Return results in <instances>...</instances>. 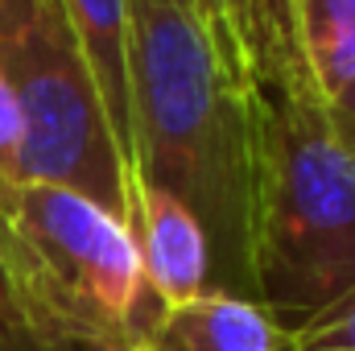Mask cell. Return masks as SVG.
Returning a JSON list of instances; mask_svg holds the SVG:
<instances>
[{"mask_svg": "<svg viewBox=\"0 0 355 351\" xmlns=\"http://www.w3.org/2000/svg\"><path fill=\"white\" fill-rule=\"evenodd\" d=\"M244 293L289 331L355 285V157L293 37L289 0H252L240 75Z\"/></svg>", "mask_w": 355, "mask_h": 351, "instance_id": "6da1fadb", "label": "cell"}, {"mask_svg": "<svg viewBox=\"0 0 355 351\" xmlns=\"http://www.w3.org/2000/svg\"><path fill=\"white\" fill-rule=\"evenodd\" d=\"M128 17L132 186H153L186 203L211 244V289L244 293L236 87L190 0H128Z\"/></svg>", "mask_w": 355, "mask_h": 351, "instance_id": "7a4b0ae2", "label": "cell"}, {"mask_svg": "<svg viewBox=\"0 0 355 351\" xmlns=\"http://www.w3.org/2000/svg\"><path fill=\"white\" fill-rule=\"evenodd\" d=\"M0 83L17 116V182L79 190L128 219V178L58 0H0Z\"/></svg>", "mask_w": 355, "mask_h": 351, "instance_id": "3957f363", "label": "cell"}, {"mask_svg": "<svg viewBox=\"0 0 355 351\" xmlns=\"http://www.w3.org/2000/svg\"><path fill=\"white\" fill-rule=\"evenodd\" d=\"M0 215L71 293L128 335L157 310L141 281L132 228L112 207L67 186L17 182L0 194Z\"/></svg>", "mask_w": 355, "mask_h": 351, "instance_id": "277c9868", "label": "cell"}, {"mask_svg": "<svg viewBox=\"0 0 355 351\" xmlns=\"http://www.w3.org/2000/svg\"><path fill=\"white\" fill-rule=\"evenodd\" d=\"M0 351H137L132 335L71 293L0 215Z\"/></svg>", "mask_w": 355, "mask_h": 351, "instance_id": "5b68a950", "label": "cell"}, {"mask_svg": "<svg viewBox=\"0 0 355 351\" xmlns=\"http://www.w3.org/2000/svg\"><path fill=\"white\" fill-rule=\"evenodd\" d=\"M128 228L153 306H174L211 289V244L186 203L153 186H132Z\"/></svg>", "mask_w": 355, "mask_h": 351, "instance_id": "8992f818", "label": "cell"}, {"mask_svg": "<svg viewBox=\"0 0 355 351\" xmlns=\"http://www.w3.org/2000/svg\"><path fill=\"white\" fill-rule=\"evenodd\" d=\"M137 351H293V331L261 302L227 289H202L157 306L132 335Z\"/></svg>", "mask_w": 355, "mask_h": 351, "instance_id": "52a82bcc", "label": "cell"}, {"mask_svg": "<svg viewBox=\"0 0 355 351\" xmlns=\"http://www.w3.org/2000/svg\"><path fill=\"white\" fill-rule=\"evenodd\" d=\"M58 8L95 79L116 157L132 186V87H128L132 17H128V0H58Z\"/></svg>", "mask_w": 355, "mask_h": 351, "instance_id": "ba28073f", "label": "cell"}, {"mask_svg": "<svg viewBox=\"0 0 355 351\" xmlns=\"http://www.w3.org/2000/svg\"><path fill=\"white\" fill-rule=\"evenodd\" d=\"M289 21L310 79L331 99L355 75V0H289Z\"/></svg>", "mask_w": 355, "mask_h": 351, "instance_id": "9c48e42d", "label": "cell"}, {"mask_svg": "<svg viewBox=\"0 0 355 351\" xmlns=\"http://www.w3.org/2000/svg\"><path fill=\"white\" fill-rule=\"evenodd\" d=\"M219 67L227 79L240 75L244 54H248V33H252V0H190Z\"/></svg>", "mask_w": 355, "mask_h": 351, "instance_id": "30bf717a", "label": "cell"}, {"mask_svg": "<svg viewBox=\"0 0 355 351\" xmlns=\"http://www.w3.org/2000/svg\"><path fill=\"white\" fill-rule=\"evenodd\" d=\"M293 351H355V285L293 327Z\"/></svg>", "mask_w": 355, "mask_h": 351, "instance_id": "8fae6325", "label": "cell"}, {"mask_svg": "<svg viewBox=\"0 0 355 351\" xmlns=\"http://www.w3.org/2000/svg\"><path fill=\"white\" fill-rule=\"evenodd\" d=\"M17 186V116L8 103V91L0 83V194Z\"/></svg>", "mask_w": 355, "mask_h": 351, "instance_id": "7c38bea8", "label": "cell"}, {"mask_svg": "<svg viewBox=\"0 0 355 351\" xmlns=\"http://www.w3.org/2000/svg\"><path fill=\"white\" fill-rule=\"evenodd\" d=\"M327 116H331V128H335L339 145L355 157V75L327 99Z\"/></svg>", "mask_w": 355, "mask_h": 351, "instance_id": "4fadbf2b", "label": "cell"}]
</instances>
